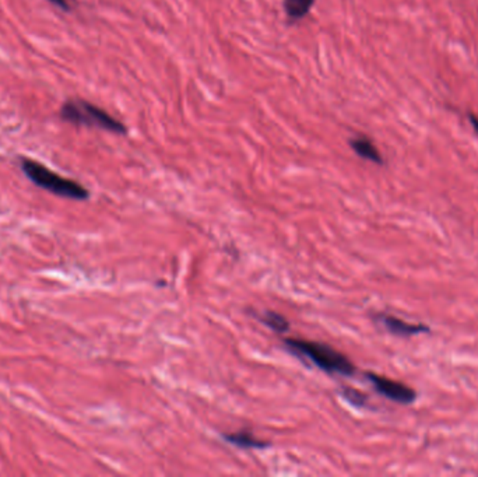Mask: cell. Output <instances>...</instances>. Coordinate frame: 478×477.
Masks as SVG:
<instances>
[{
    "label": "cell",
    "instance_id": "7",
    "mask_svg": "<svg viewBox=\"0 0 478 477\" xmlns=\"http://www.w3.org/2000/svg\"><path fill=\"white\" fill-rule=\"evenodd\" d=\"M350 146L358 155L364 158V160L372 162L375 164H383V158H382L380 153L378 151L375 144L368 137H365V136L354 137L350 140Z\"/></svg>",
    "mask_w": 478,
    "mask_h": 477
},
{
    "label": "cell",
    "instance_id": "3",
    "mask_svg": "<svg viewBox=\"0 0 478 477\" xmlns=\"http://www.w3.org/2000/svg\"><path fill=\"white\" fill-rule=\"evenodd\" d=\"M21 170L32 184L56 196L71 199V201H87L90 197V192L82 184L60 177L41 163L23 158Z\"/></svg>",
    "mask_w": 478,
    "mask_h": 477
},
{
    "label": "cell",
    "instance_id": "4",
    "mask_svg": "<svg viewBox=\"0 0 478 477\" xmlns=\"http://www.w3.org/2000/svg\"><path fill=\"white\" fill-rule=\"evenodd\" d=\"M365 377L374 385L376 392H379L382 396L387 397V399H390L393 402L402 403V405H410L416 401V397H417L416 390L409 388L405 384L389 379V378L378 375L375 373H367Z\"/></svg>",
    "mask_w": 478,
    "mask_h": 477
},
{
    "label": "cell",
    "instance_id": "1",
    "mask_svg": "<svg viewBox=\"0 0 478 477\" xmlns=\"http://www.w3.org/2000/svg\"><path fill=\"white\" fill-rule=\"evenodd\" d=\"M283 343L294 355L326 374H339L343 377H352L355 374L354 363L332 346L298 337H287Z\"/></svg>",
    "mask_w": 478,
    "mask_h": 477
},
{
    "label": "cell",
    "instance_id": "10",
    "mask_svg": "<svg viewBox=\"0 0 478 477\" xmlns=\"http://www.w3.org/2000/svg\"><path fill=\"white\" fill-rule=\"evenodd\" d=\"M341 396L355 408H365L367 402H368V397L363 392L348 388V386H344L341 389Z\"/></svg>",
    "mask_w": 478,
    "mask_h": 477
},
{
    "label": "cell",
    "instance_id": "8",
    "mask_svg": "<svg viewBox=\"0 0 478 477\" xmlns=\"http://www.w3.org/2000/svg\"><path fill=\"white\" fill-rule=\"evenodd\" d=\"M259 321L264 324L269 329H271L275 333H286L290 331V322L287 318L282 313L274 311H264L262 315H256Z\"/></svg>",
    "mask_w": 478,
    "mask_h": 477
},
{
    "label": "cell",
    "instance_id": "11",
    "mask_svg": "<svg viewBox=\"0 0 478 477\" xmlns=\"http://www.w3.org/2000/svg\"><path fill=\"white\" fill-rule=\"evenodd\" d=\"M48 2H51L52 5H55L56 8H59L60 10H70V5H69V0H48Z\"/></svg>",
    "mask_w": 478,
    "mask_h": 477
},
{
    "label": "cell",
    "instance_id": "2",
    "mask_svg": "<svg viewBox=\"0 0 478 477\" xmlns=\"http://www.w3.org/2000/svg\"><path fill=\"white\" fill-rule=\"evenodd\" d=\"M59 115L62 121L76 126L97 128L116 135L128 133L126 126L121 121H117V119L111 116L106 111L84 100H67L62 105Z\"/></svg>",
    "mask_w": 478,
    "mask_h": 477
},
{
    "label": "cell",
    "instance_id": "5",
    "mask_svg": "<svg viewBox=\"0 0 478 477\" xmlns=\"http://www.w3.org/2000/svg\"><path fill=\"white\" fill-rule=\"evenodd\" d=\"M376 320L393 335L397 336H416L421 333H428L429 328L421 324H409L403 320H398V318L393 315H386V313H379L376 316Z\"/></svg>",
    "mask_w": 478,
    "mask_h": 477
},
{
    "label": "cell",
    "instance_id": "6",
    "mask_svg": "<svg viewBox=\"0 0 478 477\" xmlns=\"http://www.w3.org/2000/svg\"><path fill=\"white\" fill-rule=\"evenodd\" d=\"M223 440L234 447L242 448V450H264L271 445L269 441L256 439V436L249 431H236L232 434H223Z\"/></svg>",
    "mask_w": 478,
    "mask_h": 477
},
{
    "label": "cell",
    "instance_id": "9",
    "mask_svg": "<svg viewBox=\"0 0 478 477\" xmlns=\"http://www.w3.org/2000/svg\"><path fill=\"white\" fill-rule=\"evenodd\" d=\"M315 0H284V10L291 21H299L308 16Z\"/></svg>",
    "mask_w": 478,
    "mask_h": 477
},
{
    "label": "cell",
    "instance_id": "12",
    "mask_svg": "<svg viewBox=\"0 0 478 477\" xmlns=\"http://www.w3.org/2000/svg\"><path fill=\"white\" fill-rule=\"evenodd\" d=\"M470 121H471V125L474 126V129L478 132V119H477L475 116L471 115V116H470Z\"/></svg>",
    "mask_w": 478,
    "mask_h": 477
}]
</instances>
